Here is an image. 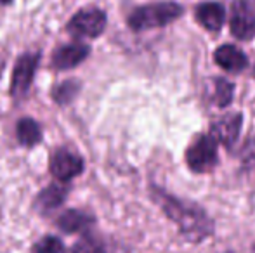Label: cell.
Segmentation results:
<instances>
[{
    "instance_id": "6da1fadb",
    "label": "cell",
    "mask_w": 255,
    "mask_h": 253,
    "mask_svg": "<svg viewBox=\"0 0 255 253\" xmlns=\"http://www.w3.org/2000/svg\"><path fill=\"white\" fill-rule=\"evenodd\" d=\"M148 191L151 201L172 224H175L179 234L186 241L198 245L215 234V220L202 205L191 199L179 198L154 182L149 184Z\"/></svg>"
},
{
    "instance_id": "7a4b0ae2",
    "label": "cell",
    "mask_w": 255,
    "mask_h": 253,
    "mask_svg": "<svg viewBox=\"0 0 255 253\" xmlns=\"http://www.w3.org/2000/svg\"><path fill=\"white\" fill-rule=\"evenodd\" d=\"M182 14H184L182 3L175 0H158L134 7L127 16V26L134 33H141V31L168 26L174 21L181 19Z\"/></svg>"
},
{
    "instance_id": "3957f363",
    "label": "cell",
    "mask_w": 255,
    "mask_h": 253,
    "mask_svg": "<svg viewBox=\"0 0 255 253\" xmlns=\"http://www.w3.org/2000/svg\"><path fill=\"white\" fill-rule=\"evenodd\" d=\"M108 26V14L106 10L101 7H84L78 9L73 16L68 19V23L64 24L66 33H70L71 37L85 38V40H94L99 38L106 31Z\"/></svg>"
},
{
    "instance_id": "277c9868",
    "label": "cell",
    "mask_w": 255,
    "mask_h": 253,
    "mask_svg": "<svg viewBox=\"0 0 255 253\" xmlns=\"http://www.w3.org/2000/svg\"><path fill=\"white\" fill-rule=\"evenodd\" d=\"M42 61V52L40 51H28L17 56L16 63L12 66V73H10V84H9V95L14 101L21 102L28 94H30L31 87H33V80L37 70Z\"/></svg>"
},
{
    "instance_id": "5b68a950",
    "label": "cell",
    "mask_w": 255,
    "mask_h": 253,
    "mask_svg": "<svg viewBox=\"0 0 255 253\" xmlns=\"http://www.w3.org/2000/svg\"><path fill=\"white\" fill-rule=\"evenodd\" d=\"M186 165L193 173H210L219 165V144L212 134H198L186 149Z\"/></svg>"
},
{
    "instance_id": "8992f818",
    "label": "cell",
    "mask_w": 255,
    "mask_h": 253,
    "mask_svg": "<svg viewBox=\"0 0 255 253\" xmlns=\"http://www.w3.org/2000/svg\"><path fill=\"white\" fill-rule=\"evenodd\" d=\"M85 172V160L80 153L75 149L59 146L52 149L49 155V173L57 182H68L75 180Z\"/></svg>"
},
{
    "instance_id": "52a82bcc",
    "label": "cell",
    "mask_w": 255,
    "mask_h": 253,
    "mask_svg": "<svg viewBox=\"0 0 255 253\" xmlns=\"http://www.w3.org/2000/svg\"><path fill=\"white\" fill-rule=\"evenodd\" d=\"M229 31L240 42L255 38V0H233L229 10Z\"/></svg>"
},
{
    "instance_id": "ba28073f",
    "label": "cell",
    "mask_w": 255,
    "mask_h": 253,
    "mask_svg": "<svg viewBox=\"0 0 255 253\" xmlns=\"http://www.w3.org/2000/svg\"><path fill=\"white\" fill-rule=\"evenodd\" d=\"M92 47L82 40H73L68 44L54 47L51 54V68L56 71H70L78 68L89 59Z\"/></svg>"
},
{
    "instance_id": "9c48e42d",
    "label": "cell",
    "mask_w": 255,
    "mask_h": 253,
    "mask_svg": "<svg viewBox=\"0 0 255 253\" xmlns=\"http://www.w3.org/2000/svg\"><path fill=\"white\" fill-rule=\"evenodd\" d=\"M70 191H71V184L52 180L51 184H47V186L42 187L37 192V196L33 198V203H31V208L40 217L52 215L57 210H61V206L66 203Z\"/></svg>"
},
{
    "instance_id": "30bf717a",
    "label": "cell",
    "mask_w": 255,
    "mask_h": 253,
    "mask_svg": "<svg viewBox=\"0 0 255 253\" xmlns=\"http://www.w3.org/2000/svg\"><path fill=\"white\" fill-rule=\"evenodd\" d=\"M242 127H243L242 111L226 113L224 116H221V118L214 120L210 123V134L217 141V144H222L231 153L233 146L236 144L240 134H242Z\"/></svg>"
},
{
    "instance_id": "8fae6325",
    "label": "cell",
    "mask_w": 255,
    "mask_h": 253,
    "mask_svg": "<svg viewBox=\"0 0 255 253\" xmlns=\"http://www.w3.org/2000/svg\"><path fill=\"white\" fill-rule=\"evenodd\" d=\"M96 222H98L96 215L87 212V210L66 208L56 217L54 226L63 234H78L80 236V234L89 233V231L94 229Z\"/></svg>"
},
{
    "instance_id": "7c38bea8",
    "label": "cell",
    "mask_w": 255,
    "mask_h": 253,
    "mask_svg": "<svg viewBox=\"0 0 255 253\" xmlns=\"http://www.w3.org/2000/svg\"><path fill=\"white\" fill-rule=\"evenodd\" d=\"M195 19L210 33H219L226 23V7L219 0H205L195 5Z\"/></svg>"
},
{
    "instance_id": "4fadbf2b",
    "label": "cell",
    "mask_w": 255,
    "mask_h": 253,
    "mask_svg": "<svg viewBox=\"0 0 255 253\" xmlns=\"http://www.w3.org/2000/svg\"><path fill=\"white\" fill-rule=\"evenodd\" d=\"M214 61L221 70L228 71L233 75H240L249 66V58L247 54L235 44H222L221 47L215 49Z\"/></svg>"
},
{
    "instance_id": "5bb4252c",
    "label": "cell",
    "mask_w": 255,
    "mask_h": 253,
    "mask_svg": "<svg viewBox=\"0 0 255 253\" xmlns=\"http://www.w3.org/2000/svg\"><path fill=\"white\" fill-rule=\"evenodd\" d=\"M14 132H16L17 144L26 149L37 148L44 141V128H42V125L37 120L31 118V116H23V118L17 120Z\"/></svg>"
},
{
    "instance_id": "9a60e30c",
    "label": "cell",
    "mask_w": 255,
    "mask_h": 253,
    "mask_svg": "<svg viewBox=\"0 0 255 253\" xmlns=\"http://www.w3.org/2000/svg\"><path fill=\"white\" fill-rule=\"evenodd\" d=\"M80 92H82V80L71 77L52 85L51 99L54 104L61 106V108H66V106H70L80 95Z\"/></svg>"
},
{
    "instance_id": "2e32d148",
    "label": "cell",
    "mask_w": 255,
    "mask_h": 253,
    "mask_svg": "<svg viewBox=\"0 0 255 253\" xmlns=\"http://www.w3.org/2000/svg\"><path fill=\"white\" fill-rule=\"evenodd\" d=\"M210 101L214 106L224 109L235 99V84L229 82L224 77H214L210 78Z\"/></svg>"
},
{
    "instance_id": "e0dca14e",
    "label": "cell",
    "mask_w": 255,
    "mask_h": 253,
    "mask_svg": "<svg viewBox=\"0 0 255 253\" xmlns=\"http://www.w3.org/2000/svg\"><path fill=\"white\" fill-rule=\"evenodd\" d=\"M68 253H108L106 247H104L103 240L94 233V229L89 233L80 234L77 241L71 245Z\"/></svg>"
},
{
    "instance_id": "ac0fdd59",
    "label": "cell",
    "mask_w": 255,
    "mask_h": 253,
    "mask_svg": "<svg viewBox=\"0 0 255 253\" xmlns=\"http://www.w3.org/2000/svg\"><path fill=\"white\" fill-rule=\"evenodd\" d=\"M31 253H68V248L59 236L45 234L31 245Z\"/></svg>"
},
{
    "instance_id": "d6986e66",
    "label": "cell",
    "mask_w": 255,
    "mask_h": 253,
    "mask_svg": "<svg viewBox=\"0 0 255 253\" xmlns=\"http://www.w3.org/2000/svg\"><path fill=\"white\" fill-rule=\"evenodd\" d=\"M254 158H255V137L249 139L247 144L243 146V149H242V160L250 162V160H254Z\"/></svg>"
},
{
    "instance_id": "ffe728a7",
    "label": "cell",
    "mask_w": 255,
    "mask_h": 253,
    "mask_svg": "<svg viewBox=\"0 0 255 253\" xmlns=\"http://www.w3.org/2000/svg\"><path fill=\"white\" fill-rule=\"evenodd\" d=\"M14 3V0H0V7H9V5H12Z\"/></svg>"
},
{
    "instance_id": "44dd1931",
    "label": "cell",
    "mask_w": 255,
    "mask_h": 253,
    "mask_svg": "<svg viewBox=\"0 0 255 253\" xmlns=\"http://www.w3.org/2000/svg\"><path fill=\"white\" fill-rule=\"evenodd\" d=\"M250 253H255V243L252 245V248H250Z\"/></svg>"
},
{
    "instance_id": "7402d4cb",
    "label": "cell",
    "mask_w": 255,
    "mask_h": 253,
    "mask_svg": "<svg viewBox=\"0 0 255 253\" xmlns=\"http://www.w3.org/2000/svg\"><path fill=\"white\" fill-rule=\"evenodd\" d=\"M252 75H254V78H255V64H254V73Z\"/></svg>"
}]
</instances>
